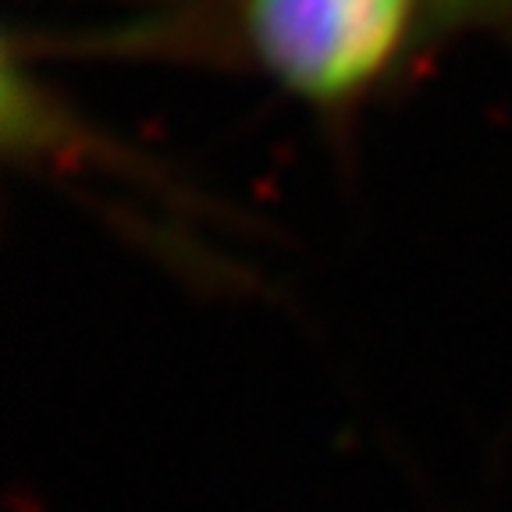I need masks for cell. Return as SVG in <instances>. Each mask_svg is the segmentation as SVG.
<instances>
[{
	"mask_svg": "<svg viewBox=\"0 0 512 512\" xmlns=\"http://www.w3.org/2000/svg\"><path fill=\"white\" fill-rule=\"evenodd\" d=\"M427 36L512 29V0H424Z\"/></svg>",
	"mask_w": 512,
	"mask_h": 512,
	"instance_id": "obj_2",
	"label": "cell"
},
{
	"mask_svg": "<svg viewBox=\"0 0 512 512\" xmlns=\"http://www.w3.org/2000/svg\"><path fill=\"white\" fill-rule=\"evenodd\" d=\"M242 54L324 118L360 111L427 40L424 0H235Z\"/></svg>",
	"mask_w": 512,
	"mask_h": 512,
	"instance_id": "obj_1",
	"label": "cell"
}]
</instances>
